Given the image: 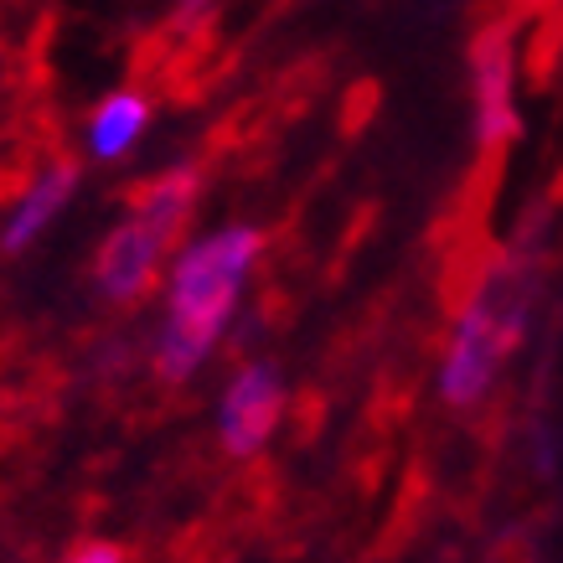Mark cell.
Wrapping results in <instances>:
<instances>
[{"instance_id":"obj_1","label":"cell","mask_w":563,"mask_h":563,"mask_svg":"<svg viewBox=\"0 0 563 563\" xmlns=\"http://www.w3.org/2000/svg\"><path fill=\"white\" fill-rule=\"evenodd\" d=\"M264 254V233L249 222L218 228L172 264L166 279V325L155 342V367L166 383H187L212 346L222 342L228 321L239 316V295Z\"/></svg>"},{"instance_id":"obj_2","label":"cell","mask_w":563,"mask_h":563,"mask_svg":"<svg viewBox=\"0 0 563 563\" xmlns=\"http://www.w3.org/2000/svg\"><path fill=\"white\" fill-rule=\"evenodd\" d=\"M532 316V274L517 264H496L461 306L440 352V398L450 409H476L496 388L501 367L522 346Z\"/></svg>"},{"instance_id":"obj_3","label":"cell","mask_w":563,"mask_h":563,"mask_svg":"<svg viewBox=\"0 0 563 563\" xmlns=\"http://www.w3.org/2000/svg\"><path fill=\"white\" fill-rule=\"evenodd\" d=\"M471 120L486 151L517 135V32L512 21H486L471 42Z\"/></svg>"},{"instance_id":"obj_4","label":"cell","mask_w":563,"mask_h":563,"mask_svg":"<svg viewBox=\"0 0 563 563\" xmlns=\"http://www.w3.org/2000/svg\"><path fill=\"white\" fill-rule=\"evenodd\" d=\"M279 419H285V383H279V373H274L269 362L239 367V377L228 383L222 409H218L222 450L233 461H254L258 450L274 440Z\"/></svg>"},{"instance_id":"obj_5","label":"cell","mask_w":563,"mask_h":563,"mask_svg":"<svg viewBox=\"0 0 563 563\" xmlns=\"http://www.w3.org/2000/svg\"><path fill=\"white\" fill-rule=\"evenodd\" d=\"M161 254H166V243L151 239L140 222L124 218V228H114V233L103 239L99 264H93V279H99V290L109 295V300L130 306V300H140V295L151 290Z\"/></svg>"},{"instance_id":"obj_6","label":"cell","mask_w":563,"mask_h":563,"mask_svg":"<svg viewBox=\"0 0 563 563\" xmlns=\"http://www.w3.org/2000/svg\"><path fill=\"white\" fill-rule=\"evenodd\" d=\"M68 197H73V166L57 161V166L36 176L32 187H26V197L11 207V218L0 228V249H5V254H26V249L47 233V222L68 207Z\"/></svg>"},{"instance_id":"obj_7","label":"cell","mask_w":563,"mask_h":563,"mask_svg":"<svg viewBox=\"0 0 563 563\" xmlns=\"http://www.w3.org/2000/svg\"><path fill=\"white\" fill-rule=\"evenodd\" d=\"M197 172H172V176H155L151 187H140L135 197H130V222H140L151 239H161L166 249H172L176 239H181V228L191 222V212H197Z\"/></svg>"},{"instance_id":"obj_8","label":"cell","mask_w":563,"mask_h":563,"mask_svg":"<svg viewBox=\"0 0 563 563\" xmlns=\"http://www.w3.org/2000/svg\"><path fill=\"white\" fill-rule=\"evenodd\" d=\"M145 124H151V103L140 99L135 88H120V93H109L93 109V120H88V151L99 155V161H120L145 135Z\"/></svg>"},{"instance_id":"obj_9","label":"cell","mask_w":563,"mask_h":563,"mask_svg":"<svg viewBox=\"0 0 563 563\" xmlns=\"http://www.w3.org/2000/svg\"><path fill=\"white\" fill-rule=\"evenodd\" d=\"M68 563H124L120 548H84V553H73Z\"/></svg>"}]
</instances>
